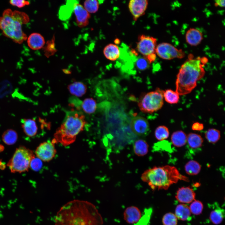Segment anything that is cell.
Wrapping results in <instances>:
<instances>
[{
    "label": "cell",
    "instance_id": "1",
    "mask_svg": "<svg viewBox=\"0 0 225 225\" xmlns=\"http://www.w3.org/2000/svg\"><path fill=\"white\" fill-rule=\"evenodd\" d=\"M102 217L95 206L87 201H71L58 212L55 225H102Z\"/></svg>",
    "mask_w": 225,
    "mask_h": 225
},
{
    "label": "cell",
    "instance_id": "2",
    "mask_svg": "<svg viewBox=\"0 0 225 225\" xmlns=\"http://www.w3.org/2000/svg\"><path fill=\"white\" fill-rule=\"evenodd\" d=\"M201 58L188 59L181 66L177 76L176 91L179 95L190 93L196 87L198 81L204 76L205 65Z\"/></svg>",
    "mask_w": 225,
    "mask_h": 225
},
{
    "label": "cell",
    "instance_id": "3",
    "mask_svg": "<svg viewBox=\"0 0 225 225\" xmlns=\"http://www.w3.org/2000/svg\"><path fill=\"white\" fill-rule=\"evenodd\" d=\"M141 178L152 190H167L179 180L189 181L188 178L181 174L176 167L168 165L148 169L143 173Z\"/></svg>",
    "mask_w": 225,
    "mask_h": 225
},
{
    "label": "cell",
    "instance_id": "4",
    "mask_svg": "<svg viewBox=\"0 0 225 225\" xmlns=\"http://www.w3.org/2000/svg\"><path fill=\"white\" fill-rule=\"evenodd\" d=\"M29 21V17L25 12L7 9L0 17V29L5 36L16 43L21 44L27 38L22 25Z\"/></svg>",
    "mask_w": 225,
    "mask_h": 225
},
{
    "label": "cell",
    "instance_id": "5",
    "mask_svg": "<svg viewBox=\"0 0 225 225\" xmlns=\"http://www.w3.org/2000/svg\"><path fill=\"white\" fill-rule=\"evenodd\" d=\"M86 123L85 116L77 112H69L54 134L52 140L64 146L68 145L75 140L77 135L83 130Z\"/></svg>",
    "mask_w": 225,
    "mask_h": 225
},
{
    "label": "cell",
    "instance_id": "6",
    "mask_svg": "<svg viewBox=\"0 0 225 225\" xmlns=\"http://www.w3.org/2000/svg\"><path fill=\"white\" fill-rule=\"evenodd\" d=\"M34 157L32 150L21 146L16 150L7 165L12 172H25L28 170L30 162Z\"/></svg>",
    "mask_w": 225,
    "mask_h": 225
},
{
    "label": "cell",
    "instance_id": "7",
    "mask_svg": "<svg viewBox=\"0 0 225 225\" xmlns=\"http://www.w3.org/2000/svg\"><path fill=\"white\" fill-rule=\"evenodd\" d=\"M164 91L158 88L145 94L140 99L138 106L142 112L153 113L160 109L163 103Z\"/></svg>",
    "mask_w": 225,
    "mask_h": 225
},
{
    "label": "cell",
    "instance_id": "8",
    "mask_svg": "<svg viewBox=\"0 0 225 225\" xmlns=\"http://www.w3.org/2000/svg\"><path fill=\"white\" fill-rule=\"evenodd\" d=\"M155 53L159 57L165 60L182 58L185 56V52L182 50L179 49L167 42H162L157 45Z\"/></svg>",
    "mask_w": 225,
    "mask_h": 225
},
{
    "label": "cell",
    "instance_id": "9",
    "mask_svg": "<svg viewBox=\"0 0 225 225\" xmlns=\"http://www.w3.org/2000/svg\"><path fill=\"white\" fill-rule=\"evenodd\" d=\"M157 39L152 37L143 34L138 37L136 48L140 53L144 57L153 53H155Z\"/></svg>",
    "mask_w": 225,
    "mask_h": 225
},
{
    "label": "cell",
    "instance_id": "10",
    "mask_svg": "<svg viewBox=\"0 0 225 225\" xmlns=\"http://www.w3.org/2000/svg\"><path fill=\"white\" fill-rule=\"evenodd\" d=\"M55 143L52 141L41 143L35 151V154L37 157L44 162H49L52 160L56 153Z\"/></svg>",
    "mask_w": 225,
    "mask_h": 225
},
{
    "label": "cell",
    "instance_id": "11",
    "mask_svg": "<svg viewBox=\"0 0 225 225\" xmlns=\"http://www.w3.org/2000/svg\"><path fill=\"white\" fill-rule=\"evenodd\" d=\"M130 127L132 132L138 136L146 135L149 129L148 121L146 118L141 116L132 118L130 123Z\"/></svg>",
    "mask_w": 225,
    "mask_h": 225
},
{
    "label": "cell",
    "instance_id": "12",
    "mask_svg": "<svg viewBox=\"0 0 225 225\" xmlns=\"http://www.w3.org/2000/svg\"><path fill=\"white\" fill-rule=\"evenodd\" d=\"M148 3V1L147 0H131L129 1L128 8L134 21H136L145 14Z\"/></svg>",
    "mask_w": 225,
    "mask_h": 225
},
{
    "label": "cell",
    "instance_id": "13",
    "mask_svg": "<svg viewBox=\"0 0 225 225\" xmlns=\"http://www.w3.org/2000/svg\"><path fill=\"white\" fill-rule=\"evenodd\" d=\"M73 11L76 16V22L78 26L82 28L87 26L89 23L90 15L81 5L77 4Z\"/></svg>",
    "mask_w": 225,
    "mask_h": 225
},
{
    "label": "cell",
    "instance_id": "14",
    "mask_svg": "<svg viewBox=\"0 0 225 225\" xmlns=\"http://www.w3.org/2000/svg\"><path fill=\"white\" fill-rule=\"evenodd\" d=\"M195 193L189 187H182L178 190L175 198L180 202L189 203L195 200Z\"/></svg>",
    "mask_w": 225,
    "mask_h": 225
},
{
    "label": "cell",
    "instance_id": "15",
    "mask_svg": "<svg viewBox=\"0 0 225 225\" xmlns=\"http://www.w3.org/2000/svg\"><path fill=\"white\" fill-rule=\"evenodd\" d=\"M27 40L28 46L33 50L40 49L45 44L44 37L38 33H32L27 37Z\"/></svg>",
    "mask_w": 225,
    "mask_h": 225
},
{
    "label": "cell",
    "instance_id": "16",
    "mask_svg": "<svg viewBox=\"0 0 225 225\" xmlns=\"http://www.w3.org/2000/svg\"><path fill=\"white\" fill-rule=\"evenodd\" d=\"M125 220L129 224H134L138 222L141 218V214L139 209L133 206L127 208L123 214Z\"/></svg>",
    "mask_w": 225,
    "mask_h": 225
},
{
    "label": "cell",
    "instance_id": "17",
    "mask_svg": "<svg viewBox=\"0 0 225 225\" xmlns=\"http://www.w3.org/2000/svg\"><path fill=\"white\" fill-rule=\"evenodd\" d=\"M185 38L186 42L189 45L196 46L200 43L203 37L200 31L197 29L191 28L187 31Z\"/></svg>",
    "mask_w": 225,
    "mask_h": 225
},
{
    "label": "cell",
    "instance_id": "18",
    "mask_svg": "<svg viewBox=\"0 0 225 225\" xmlns=\"http://www.w3.org/2000/svg\"><path fill=\"white\" fill-rule=\"evenodd\" d=\"M78 3L76 0L67 1L66 4L62 6L59 10L60 19L62 21L68 19L71 17L75 5Z\"/></svg>",
    "mask_w": 225,
    "mask_h": 225
},
{
    "label": "cell",
    "instance_id": "19",
    "mask_svg": "<svg viewBox=\"0 0 225 225\" xmlns=\"http://www.w3.org/2000/svg\"><path fill=\"white\" fill-rule=\"evenodd\" d=\"M22 126L25 134L29 137L35 136L38 128L35 120L31 118H24L22 120Z\"/></svg>",
    "mask_w": 225,
    "mask_h": 225
},
{
    "label": "cell",
    "instance_id": "20",
    "mask_svg": "<svg viewBox=\"0 0 225 225\" xmlns=\"http://www.w3.org/2000/svg\"><path fill=\"white\" fill-rule=\"evenodd\" d=\"M67 88L71 94L78 97L84 95L87 89V86L85 84L79 81H75L70 84Z\"/></svg>",
    "mask_w": 225,
    "mask_h": 225
},
{
    "label": "cell",
    "instance_id": "21",
    "mask_svg": "<svg viewBox=\"0 0 225 225\" xmlns=\"http://www.w3.org/2000/svg\"><path fill=\"white\" fill-rule=\"evenodd\" d=\"M103 53L108 59L114 61L117 59L120 54V51L117 45L110 43L106 45L103 50Z\"/></svg>",
    "mask_w": 225,
    "mask_h": 225
},
{
    "label": "cell",
    "instance_id": "22",
    "mask_svg": "<svg viewBox=\"0 0 225 225\" xmlns=\"http://www.w3.org/2000/svg\"><path fill=\"white\" fill-rule=\"evenodd\" d=\"M175 216L178 219L187 221L191 218V212L189 207L184 204L177 205L175 210Z\"/></svg>",
    "mask_w": 225,
    "mask_h": 225
},
{
    "label": "cell",
    "instance_id": "23",
    "mask_svg": "<svg viewBox=\"0 0 225 225\" xmlns=\"http://www.w3.org/2000/svg\"><path fill=\"white\" fill-rule=\"evenodd\" d=\"M171 141L176 147H180L184 146L187 142V136L184 132L178 130L174 132L172 135Z\"/></svg>",
    "mask_w": 225,
    "mask_h": 225
},
{
    "label": "cell",
    "instance_id": "24",
    "mask_svg": "<svg viewBox=\"0 0 225 225\" xmlns=\"http://www.w3.org/2000/svg\"><path fill=\"white\" fill-rule=\"evenodd\" d=\"M133 150L136 155L139 156H142L148 152V145L145 140L139 139L135 142Z\"/></svg>",
    "mask_w": 225,
    "mask_h": 225
},
{
    "label": "cell",
    "instance_id": "25",
    "mask_svg": "<svg viewBox=\"0 0 225 225\" xmlns=\"http://www.w3.org/2000/svg\"><path fill=\"white\" fill-rule=\"evenodd\" d=\"M187 142L190 147L196 148L202 146L203 139L198 134L190 133L187 136Z\"/></svg>",
    "mask_w": 225,
    "mask_h": 225
},
{
    "label": "cell",
    "instance_id": "26",
    "mask_svg": "<svg viewBox=\"0 0 225 225\" xmlns=\"http://www.w3.org/2000/svg\"><path fill=\"white\" fill-rule=\"evenodd\" d=\"M96 101L92 98L85 99L81 103V108L83 111L88 114L94 113L97 108Z\"/></svg>",
    "mask_w": 225,
    "mask_h": 225
},
{
    "label": "cell",
    "instance_id": "27",
    "mask_svg": "<svg viewBox=\"0 0 225 225\" xmlns=\"http://www.w3.org/2000/svg\"><path fill=\"white\" fill-rule=\"evenodd\" d=\"M201 166L196 161L192 160L189 161L185 166V170L186 173L190 175H195L200 172Z\"/></svg>",
    "mask_w": 225,
    "mask_h": 225
},
{
    "label": "cell",
    "instance_id": "28",
    "mask_svg": "<svg viewBox=\"0 0 225 225\" xmlns=\"http://www.w3.org/2000/svg\"><path fill=\"white\" fill-rule=\"evenodd\" d=\"M2 140L6 144L12 145L15 143L18 139V134L14 130L9 129L6 130L2 134Z\"/></svg>",
    "mask_w": 225,
    "mask_h": 225
},
{
    "label": "cell",
    "instance_id": "29",
    "mask_svg": "<svg viewBox=\"0 0 225 225\" xmlns=\"http://www.w3.org/2000/svg\"><path fill=\"white\" fill-rule=\"evenodd\" d=\"M224 215V210L220 208H218L211 211L209 218L213 223L218 224L222 222Z\"/></svg>",
    "mask_w": 225,
    "mask_h": 225
},
{
    "label": "cell",
    "instance_id": "30",
    "mask_svg": "<svg viewBox=\"0 0 225 225\" xmlns=\"http://www.w3.org/2000/svg\"><path fill=\"white\" fill-rule=\"evenodd\" d=\"M179 95L176 92L170 89L164 91L163 98L165 101L170 104L177 103L179 99Z\"/></svg>",
    "mask_w": 225,
    "mask_h": 225
},
{
    "label": "cell",
    "instance_id": "31",
    "mask_svg": "<svg viewBox=\"0 0 225 225\" xmlns=\"http://www.w3.org/2000/svg\"><path fill=\"white\" fill-rule=\"evenodd\" d=\"M205 137L208 141L212 143L217 142L220 138L219 130L215 128H210L205 133Z\"/></svg>",
    "mask_w": 225,
    "mask_h": 225
},
{
    "label": "cell",
    "instance_id": "32",
    "mask_svg": "<svg viewBox=\"0 0 225 225\" xmlns=\"http://www.w3.org/2000/svg\"><path fill=\"white\" fill-rule=\"evenodd\" d=\"M169 135L168 128L164 126L158 127L155 131V135L156 139L159 141H162L167 138Z\"/></svg>",
    "mask_w": 225,
    "mask_h": 225
},
{
    "label": "cell",
    "instance_id": "33",
    "mask_svg": "<svg viewBox=\"0 0 225 225\" xmlns=\"http://www.w3.org/2000/svg\"><path fill=\"white\" fill-rule=\"evenodd\" d=\"M99 2L96 0H87L84 2V8L89 13H94L98 10Z\"/></svg>",
    "mask_w": 225,
    "mask_h": 225
},
{
    "label": "cell",
    "instance_id": "34",
    "mask_svg": "<svg viewBox=\"0 0 225 225\" xmlns=\"http://www.w3.org/2000/svg\"><path fill=\"white\" fill-rule=\"evenodd\" d=\"M162 222L163 225H177V218L174 214L167 213L163 216Z\"/></svg>",
    "mask_w": 225,
    "mask_h": 225
},
{
    "label": "cell",
    "instance_id": "35",
    "mask_svg": "<svg viewBox=\"0 0 225 225\" xmlns=\"http://www.w3.org/2000/svg\"><path fill=\"white\" fill-rule=\"evenodd\" d=\"M189 208L191 213L195 215H198L202 212L203 205L201 201L195 200L191 203Z\"/></svg>",
    "mask_w": 225,
    "mask_h": 225
},
{
    "label": "cell",
    "instance_id": "36",
    "mask_svg": "<svg viewBox=\"0 0 225 225\" xmlns=\"http://www.w3.org/2000/svg\"><path fill=\"white\" fill-rule=\"evenodd\" d=\"M152 209L151 208L147 209L145 211L144 214L140 219L137 223L134 225H148L151 218Z\"/></svg>",
    "mask_w": 225,
    "mask_h": 225
},
{
    "label": "cell",
    "instance_id": "37",
    "mask_svg": "<svg viewBox=\"0 0 225 225\" xmlns=\"http://www.w3.org/2000/svg\"><path fill=\"white\" fill-rule=\"evenodd\" d=\"M56 51L54 39H52L51 41H49L47 42V45L44 48L45 55L47 57H49L54 54Z\"/></svg>",
    "mask_w": 225,
    "mask_h": 225
},
{
    "label": "cell",
    "instance_id": "38",
    "mask_svg": "<svg viewBox=\"0 0 225 225\" xmlns=\"http://www.w3.org/2000/svg\"><path fill=\"white\" fill-rule=\"evenodd\" d=\"M149 63L145 58H140L138 59L136 62V65L137 68L140 70H145L148 67Z\"/></svg>",
    "mask_w": 225,
    "mask_h": 225
},
{
    "label": "cell",
    "instance_id": "39",
    "mask_svg": "<svg viewBox=\"0 0 225 225\" xmlns=\"http://www.w3.org/2000/svg\"><path fill=\"white\" fill-rule=\"evenodd\" d=\"M42 165L41 160L39 158L35 157L31 160L30 167L34 171H38L41 168Z\"/></svg>",
    "mask_w": 225,
    "mask_h": 225
},
{
    "label": "cell",
    "instance_id": "40",
    "mask_svg": "<svg viewBox=\"0 0 225 225\" xmlns=\"http://www.w3.org/2000/svg\"><path fill=\"white\" fill-rule=\"evenodd\" d=\"M10 3L12 6L21 8L29 4L30 2L24 0H12L9 1Z\"/></svg>",
    "mask_w": 225,
    "mask_h": 225
},
{
    "label": "cell",
    "instance_id": "41",
    "mask_svg": "<svg viewBox=\"0 0 225 225\" xmlns=\"http://www.w3.org/2000/svg\"><path fill=\"white\" fill-rule=\"evenodd\" d=\"M144 58L150 64L154 61L156 60V53H151L146 56L144 57Z\"/></svg>",
    "mask_w": 225,
    "mask_h": 225
},
{
    "label": "cell",
    "instance_id": "42",
    "mask_svg": "<svg viewBox=\"0 0 225 225\" xmlns=\"http://www.w3.org/2000/svg\"><path fill=\"white\" fill-rule=\"evenodd\" d=\"M203 125L202 124L196 122L193 124L192 126V129L194 130L200 131L203 129Z\"/></svg>",
    "mask_w": 225,
    "mask_h": 225
},
{
    "label": "cell",
    "instance_id": "43",
    "mask_svg": "<svg viewBox=\"0 0 225 225\" xmlns=\"http://www.w3.org/2000/svg\"><path fill=\"white\" fill-rule=\"evenodd\" d=\"M214 5L216 6H219L224 7L225 6L224 0H216L215 1Z\"/></svg>",
    "mask_w": 225,
    "mask_h": 225
},
{
    "label": "cell",
    "instance_id": "44",
    "mask_svg": "<svg viewBox=\"0 0 225 225\" xmlns=\"http://www.w3.org/2000/svg\"><path fill=\"white\" fill-rule=\"evenodd\" d=\"M114 43L116 44H119L120 43V40L118 38H117L114 41Z\"/></svg>",
    "mask_w": 225,
    "mask_h": 225
}]
</instances>
